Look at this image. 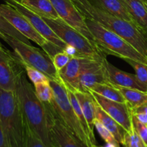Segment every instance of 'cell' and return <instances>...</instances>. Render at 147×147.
Segmentation results:
<instances>
[{
    "label": "cell",
    "mask_w": 147,
    "mask_h": 147,
    "mask_svg": "<svg viewBox=\"0 0 147 147\" xmlns=\"http://www.w3.org/2000/svg\"><path fill=\"white\" fill-rule=\"evenodd\" d=\"M72 1L83 17L96 21L109 30L116 33L147 58V32L134 23L112 15L96 7L88 0H73Z\"/></svg>",
    "instance_id": "1"
},
{
    "label": "cell",
    "mask_w": 147,
    "mask_h": 147,
    "mask_svg": "<svg viewBox=\"0 0 147 147\" xmlns=\"http://www.w3.org/2000/svg\"><path fill=\"white\" fill-rule=\"evenodd\" d=\"M14 91L26 125L46 146L52 147L47 129L45 106L37 98L32 85L27 80L24 68L17 75Z\"/></svg>",
    "instance_id": "2"
},
{
    "label": "cell",
    "mask_w": 147,
    "mask_h": 147,
    "mask_svg": "<svg viewBox=\"0 0 147 147\" xmlns=\"http://www.w3.org/2000/svg\"><path fill=\"white\" fill-rule=\"evenodd\" d=\"M0 123L9 147H24L25 121L14 90L0 88Z\"/></svg>",
    "instance_id": "3"
},
{
    "label": "cell",
    "mask_w": 147,
    "mask_h": 147,
    "mask_svg": "<svg viewBox=\"0 0 147 147\" xmlns=\"http://www.w3.org/2000/svg\"><path fill=\"white\" fill-rule=\"evenodd\" d=\"M85 20L93 35L96 47L103 54L112 55L123 60L125 58L131 59L147 65L146 57L122 37L96 21L86 17Z\"/></svg>",
    "instance_id": "4"
},
{
    "label": "cell",
    "mask_w": 147,
    "mask_h": 147,
    "mask_svg": "<svg viewBox=\"0 0 147 147\" xmlns=\"http://www.w3.org/2000/svg\"><path fill=\"white\" fill-rule=\"evenodd\" d=\"M0 37L14 50V54L22 64L40 70L50 80L62 83L51 57L44 51L30 45L17 37L0 32Z\"/></svg>",
    "instance_id": "5"
},
{
    "label": "cell",
    "mask_w": 147,
    "mask_h": 147,
    "mask_svg": "<svg viewBox=\"0 0 147 147\" xmlns=\"http://www.w3.org/2000/svg\"><path fill=\"white\" fill-rule=\"evenodd\" d=\"M50 85L53 91V99L50 103L61 121L86 146H96L92 143L79 121L72 107L64 85L53 80H50Z\"/></svg>",
    "instance_id": "6"
},
{
    "label": "cell",
    "mask_w": 147,
    "mask_h": 147,
    "mask_svg": "<svg viewBox=\"0 0 147 147\" xmlns=\"http://www.w3.org/2000/svg\"><path fill=\"white\" fill-rule=\"evenodd\" d=\"M53 31L67 45L73 46L77 50L79 57L101 60L106 57L96 45L78 31L70 27L62 19L55 20L43 18Z\"/></svg>",
    "instance_id": "7"
},
{
    "label": "cell",
    "mask_w": 147,
    "mask_h": 147,
    "mask_svg": "<svg viewBox=\"0 0 147 147\" xmlns=\"http://www.w3.org/2000/svg\"><path fill=\"white\" fill-rule=\"evenodd\" d=\"M52 147H87L61 121L50 103H45Z\"/></svg>",
    "instance_id": "8"
},
{
    "label": "cell",
    "mask_w": 147,
    "mask_h": 147,
    "mask_svg": "<svg viewBox=\"0 0 147 147\" xmlns=\"http://www.w3.org/2000/svg\"><path fill=\"white\" fill-rule=\"evenodd\" d=\"M0 17L8 22L22 35L32 40L42 48L50 43L34 28L24 16L9 4H0Z\"/></svg>",
    "instance_id": "9"
},
{
    "label": "cell",
    "mask_w": 147,
    "mask_h": 147,
    "mask_svg": "<svg viewBox=\"0 0 147 147\" xmlns=\"http://www.w3.org/2000/svg\"><path fill=\"white\" fill-rule=\"evenodd\" d=\"M59 17L76 29L96 45L93 35L87 27L85 17L71 0H50Z\"/></svg>",
    "instance_id": "10"
},
{
    "label": "cell",
    "mask_w": 147,
    "mask_h": 147,
    "mask_svg": "<svg viewBox=\"0 0 147 147\" xmlns=\"http://www.w3.org/2000/svg\"><path fill=\"white\" fill-rule=\"evenodd\" d=\"M94 98L97 104L114 119L126 131H129L133 128L132 113L131 108L126 103H120L106 98L93 91H89Z\"/></svg>",
    "instance_id": "11"
},
{
    "label": "cell",
    "mask_w": 147,
    "mask_h": 147,
    "mask_svg": "<svg viewBox=\"0 0 147 147\" xmlns=\"http://www.w3.org/2000/svg\"><path fill=\"white\" fill-rule=\"evenodd\" d=\"M4 1H6V4L11 5V7L16 9L19 12L21 13L23 16H24L30 21L34 28L49 42L54 45L60 50H64L67 44L64 42L60 37H57V34L53 31L50 26L43 20L42 17L34 14V12L24 7L20 2H17L14 0H4Z\"/></svg>",
    "instance_id": "12"
},
{
    "label": "cell",
    "mask_w": 147,
    "mask_h": 147,
    "mask_svg": "<svg viewBox=\"0 0 147 147\" xmlns=\"http://www.w3.org/2000/svg\"><path fill=\"white\" fill-rule=\"evenodd\" d=\"M23 66L17 57L0 45V88L14 90L16 79Z\"/></svg>",
    "instance_id": "13"
},
{
    "label": "cell",
    "mask_w": 147,
    "mask_h": 147,
    "mask_svg": "<svg viewBox=\"0 0 147 147\" xmlns=\"http://www.w3.org/2000/svg\"><path fill=\"white\" fill-rule=\"evenodd\" d=\"M103 58L91 59L85 66L79 78L78 91L89 93L90 89L96 84H109Z\"/></svg>",
    "instance_id": "14"
},
{
    "label": "cell",
    "mask_w": 147,
    "mask_h": 147,
    "mask_svg": "<svg viewBox=\"0 0 147 147\" xmlns=\"http://www.w3.org/2000/svg\"><path fill=\"white\" fill-rule=\"evenodd\" d=\"M92 58L73 57L70 62L58 72L62 83L66 88L73 92L78 90V81L81 72Z\"/></svg>",
    "instance_id": "15"
},
{
    "label": "cell",
    "mask_w": 147,
    "mask_h": 147,
    "mask_svg": "<svg viewBox=\"0 0 147 147\" xmlns=\"http://www.w3.org/2000/svg\"><path fill=\"white\" fill-rule=\"evenodd\" d=\"M102 61L106 69V76L109 84L112 86H117L147 91L146 88L138 80L135 75L126 73L117 68L116 66L109 63L106 60V57H103Z\"/></svg>",
    "instance_id": "16"
},
{
    "label": "cell",
    "mask_w": 147,
    "mask_h": 147,
    "mask_svg": "<svg viewBox=\"0 0 147 147\" xmlns=\"http://www.w3.org/2000/svg\"><path fill=\"white\" fill-rule=\"evenodd\" d=\"M88 1L92 4L107 11L109 14L135 24L123 0H88Z\"/></svg>",
    "instance_id": "17"
},
{
    "label": "cell",
    "mask_w": 147,
    "mask_h": 147,
    "mask_svg": "<svg viewBox=\"0 0 147 147\" xmlns=\"http://www.w3.org/2000/svg\"><path fill=\"white\" fill-rule=\"evenodd\" d=\"M135 24L147 32V1L146 0H123Z\"/></svg>",
    "instance_id": "18"
},
{
    "label": "cell",
    "mask_w": 147,
    "mask_h": 147,
    "mask_svg": "<svg viewBox=\"0 0 147 147\" xmlns=\"http://www.w3.org/2000/svg\"><path fill=\"white\" fill-rule=\"evenodd\" d=\"M88 127L92 133H94V121L96 120V100L91 93L86 92H74Z\"/></svg>",
    "instance_id": "19"
},
{
    "label": "cell",
    "mask_w": 147,
    "mask_h": 147,
    "mask_svg": "<svg viewBox=\"0 0 147 147\" xmlns=\"http://www.w3.org/2000/svg\"><path fill=\"white\" fill-rule=\"evenodd\" d=\"M96 119L98 120L115 138L119 144L123 145V136L126 131L114 119L108 115L96 102Z\"/></svg>",
    "instance_id": "20"
},
{
    "label": "cell",
    "mask_w": 147,
    "mask_h": 147,
    "mask_svg": "<svg viewBox=\"0 0 147 147\" xmlns=\"http://www.w3.org/2000/svg\"><path fill=\"white\" fill-rule=\"evenodd\" d=\"M20 3L42 18H60L50 0H21Z\"/></svg>",
    "instance_id": "21"
},
{
    "label": "cell",
    "mask_w": 147,
    "mask_h": 147,
    "mask_svg": "<svg viewBox=\"0 0 147 147\" xmlns=\"http://www.w3.org/2000/svg\"><path fill=\"white\" fill-rule=\"evenodd\" d=\"M121 93L131 109L147 103V91L113 86Z\"/></svg>",
    "instance_id": "22"
},
{
    "label": "cell",
    "mask_w": 147,
    "mask_h": 147,
    "mask_svg": "<svg viewBox=\"0 0 147 147\" xmlns=\"http://www.w3.org/2000/svg\"><path fill=\"white\" fill-rule=\"evenodd\" d=\"M66 91H67V96H68V98L69 100H70V103H71L72 105V107H73V110H74L75 113H76L79 121H80V123H81L83 129L85 130L86 133L87 134L88 136H89V138H90V139L91 140L92 143L93 144V145H97L94 133H92V132L90 131V129H89L87 121H86V118H85L84 114H83V111H82L81 107H80V103H79L78 100L74 92L69 90V89L67 88H66Z\"/></svg>",
    "instance_id": "23"
},
{
    "label": "cell",
    "mask_w": 147,
    "mask_h": 147,
    "mask_svg": "<svg viewBox=\"0 0 147 147\" xmlns=\"http://www.w3.org/2000/svg\"><path fill=\"white\" fill-rule=\"evenodd\" d=\"M89 91H93L106 98L120 103H126L124 97L120 91L111 84H96Z\"/></svg>",
    "instance_id": "24"
},
{
    "label": "cell",
    "mask_w": 147,
    "mask_h": 147,
    "mask_svg": "<svg viewBox=\"0 0 147 147\" xmlns=\"http://www.w3.org/2000/svg\"><path fill=\"white\" fill-rule=\"evenodd\" d=\"M34 88L37 98L42 103H50L53 100V91L50 85V81L34 85Z\"/></svg>",
    "instance_id": "25"
},
{
    "label": "cell",
    "mask_w": 147,
    "mask_h": 147,
    "mask_svg": "<svg viewBox=\"0 0 147 147\" xmlns=\"http://www.w3.org/2000/svg\"><path fill=\"white\" fill-rule=\"evenodd\" d=\"M123 60L130 65L134 70H135V76L137 78L138 80L144 86L147 90V65L140 62L135 61L131 59L125 58Z\"/></svg>",
    "instance_id": "26"
},
{
    "label": "cell",
    "mask_w": 147,
    "mask_h": 147,
    "mask_svg": "<svg viewBox=\"0 0 147 147\" xmlns=\"http://www.w3.org/2000/svg\"><path fill=\"white\" fill-rule=\"evenodd\" d=\"M21 64L23 66V67H24L26 75L27 76L28 78L31 80V82L34 85L37 84L39 83L50 81V79L48 78V77L45 76L44 73L40 72V70L34 68V67H30V66L27 65L22 64V63H21Z\"/></svg>",
    "instance_id": "27"
},
{
    "label": "cell",
    "mask_w": 147,
    "mask_h": 147,
    "mask_svg": "<svg viewBox=\"0 0 147 147\" xmlns=\"http://www.w3.org/2000/svg\"><path fill=\"white\" fill-rule=\"evenodd\" d=\"M123 146L126 147H146L144 142L134 129L126 131L123 136Z\"/></svg>",
    "instance_id": "28"
},
{
    "label": "cell",
    "mask_w": 147,
    "mask_h": 147,
    "mask_svg": "<svg viewBox=\"0 0 147 147\" xmlns=\"http://www.w3.org/2000/svg\"><path fill=\"white\" fill-rule=\"evenodd\" d=\"M94 128H96L100 137L104 140L106 144H112L117 147H119V144L115 139L112 134L96 119L94 121Z\"/></svg>",
    "instance_id": "29"
},
{
    "label": "cell",
    "mask_w": 147,
    "mask_h": 147,
    "mask_svg": "<svg viewBox=\"0 0 147 147\" xmlns=\"http://www.w3.org/2000/svg\"><path fill=\"white\" fill-rule=\"evenodd\" d=\"M24 147H49L46 146L38 136L26 125L25 123V142Z\"/></svg>",
    "instance_id": "30"
},
{
    "label": "cell",
    "mask_w": 147,
    "mask_h": 147,
    "mask_svg": "<svg viewBox=\"0 0 147 147\" xmlns=\"http://www.w3.org/2000/svg\"><path fill=\"white\" fill-rule=\"evenodd\" d=\"M73 57H70V55L65 53L64 51L59 52V53H56L53 57V63L55 67L56 70L58 73L60 70L63 68L67 63L70 62V59Z\"/></svg>",
    "instance_id": "31"
},
{
    "label": "cell",
    "mask_w": 147,
    "mask_h": 147,
    "mask_svg": "<svg viewBox=\"0 0 147 147\" xmlns=\"http://www.w3.org/2000/svg\"><path fill=\"white\" fill-rule=\"evenodd\" d=\"M132 125L135 131L140 136L146 145L147 144V124L141 122L132 115Z\"/></svg>",
    "instance_id": "32"
},
{
    "label": "cell",
    "mask_w": 147,
    "mask_h": 147,
    "mask_svg": "<svg viewBox=\"0 0 147 147\" xmlns=\"http://www.w3.org/2000/svg\"><path fill=\"white\" fill-rule=\"evenodd\" d=\"M131 110L132 115H134L138 120L147 124V103H144Z\"/></svg>",
    "instance_id": "33"
},
{
    "label": "cell",
    "mask_w": 147,
    "mask_h": 147,
    "mask_svg": "<svg viewBox=\"0 0 147 147\" xmlns=\"http://www.w3.org/2000/svg\"><path fill=\"white\" fill-rule=\"evenodd\" d=\"M63 51L65 53H67L70 57H79V55L77 50L73 46L70 45H66L65 47L64 48Z\"/></svg>",
    "instance_id": "34"
},
{
    "label": "cell",
    "mask_w": 147,
    "mask_h": 147,
    "mask_svg": "<svg viewBox=\"0 0 147 147\" xmlns=\"http://www.w3.org/2000/svg\"><path fill=\"white\" fill-rule=\"evenodd\" d=\"M0 147H9L4 134L3 132L1 123H0Z\"/></svg>",
    "instance_id": "35"
},
{
    "label": "cell",
    "mask_w": 147,
    "mask_h": 147,
    "mask_svg": "<svg viewBox=\"0 0 147 147\" xmlns=\"http://www.w3.org/2000/svg\"><path fill=\"white\" fill-rule=\"evenodd\" d=\"M101 147H117L115 145L112 144H106V145L105 146H101Z\"/></svg>",
    "instance_id": "36"
},
{
    "label": "cell",
    "mask_w": 147,
    "mask_h": 147,
    "mask_svg": "<svg viewBox=\"0 0 147 147\" xmlns=\"http://www.w3.org/2000/svg\"><path fill=\"white\" fill-rule=\"evenodd\" d=\"M14 1H17V2H21V0H14Z\"/></svg>",
    "instance_id": "37"
},
{
    "label": "cell",
    "mask_w": 147,
    "mask_h": 147,
    "mask_svg": "<svg viewBox=\"0 0 147 147\" xmlns=\"http://www.w3.org/2000/svg\"><path fill=\"white\" fill-rule=\"evenodd\" d=\"M93 147H101V146H98V145H96V146H93Z\"/></svg>",
    "instance_id": "38"
},
{
    "label": "cell",
    "mask_w": 147,
    "mask_h": 147,
    "mask_svg": "<svg viewBox=\"0 0 147 147\" xmlns=\"http://www.w3.org/2000/svg\"><path fill=\"white\" fill-rule=\"evenodd\" d=\"M146 147H147V144H146Z\"/></svg>",
    "instance_id": "39"
},
{
    "label": "cell",
    "mask_w": 147,
    "mask_h": 147,
    "mask_svg": "<svg viewBox=\"0 0 147 147\" xmlns=\"http://www.w3.org/2000/svg\"><path fill=\"white\" fill-rule=\"evenodd\" d=\"M146 1H147V0H146Z\"/></svg>",
    "instance_id": "40"
},
{
    "label": "cell",
    "mask_w": 147,
    "mask_h": 147,
    "mask_svg": "<svg viewBox=\"0 0 147 147\" xmlns=\"http://www.w3.org/2000/svg\"><path fill=\"white\" fill-rule=\"evenodd\" d=\"M72 1H73V0H72Z\"/></svg>",
    "instance_id": "41"
}]
</instances>
